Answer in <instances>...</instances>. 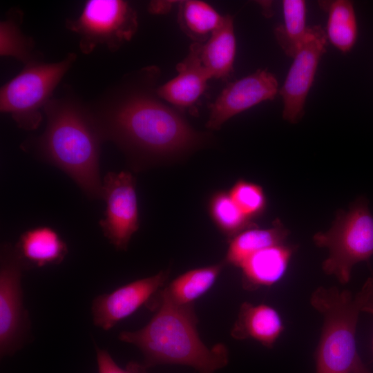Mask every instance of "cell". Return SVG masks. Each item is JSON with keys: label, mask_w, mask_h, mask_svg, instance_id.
I'll return each instance as SVG.
<instances>
[{"label": "cell", "mask_w": 373, "mask_h": 373, "mask_svg": "<svg viewBox=\"0 0 373 373\" xmlns=\"http://www.w3.org/2000/svg\"><path fill=\"white\" fill-rule=\"evenodd\" d=\"M284 330L283 319L273 307L249 302L241 304L231 330L236 340L254 339L271 348Z\"/></svg>", "instance_id": "2e32d148"}, {"label": "cell", "mask_w": 373, "mask_h": 373, "mask_svg": "<svg viewBox=\"0 0 373 373\" xmlns=\"http://www.w3.org/2000/svg\"><path fill=\"white\" fill-rule=\"evenodd\" d=\"M282 5L284 23L275 28V37L285 53L293 58L300 48L308 28L306 3L303 0H283Z\"/></svg>", "instance_id": "603a6c76"}, {"label": "cell", "mask_w": 373, "mask_h": 373, "mask_svg": "<svg viewBox=\"0 0 373 373\" xmlns=\"http://www.w3.org/2000/svg\"><path fill=\"white\" fill-rule=\"evenodd\" d=\"M224 262L189 270L164 286L146 306L163 303L174 306L193 305L195 300L207 293L214 285Z\"/></svg>", "instance_id": "e0dca14e"}, {"label": "cell", "mask_w": 373, "mask_h": 373, "mask_svg": "<svg viewBox=\"0 0 373 373\" xmlns=\"http://www.w3.org/2000/svg\"><path fill=\"white\" fill-rule=\"evenodd\" d=\"M295 247L285 244L274 245L249 256L239 267L242 287L254 291L271 287L285 274Z\"/></svg>", "instance_id": "9a60e30c"}, {"label": "cell", "mask_w": 373, "mask_h": 373, "mask_svg": "<svg viewBox=\"0 0 373 373\" xmlns=\"http://www.w3.org/2000/svg\"><path fill=\"white\" fill-rule=\"evenodd\" d=\"M313 240L317 247L329 251L322 264L323 271L341 284L347 283L354 266L373 256V216L367 199L360 197L348 211L338 212L331 228L316 233Z\"/></svg>", "instance_id": "5b68a950"}, {"label": "cell", "mask_w": 373, "mask_h": 373, "mask_svg": "<svg viewBox=\"0 0 373 373\" xmlns=\"http://www.w3.org/2000/svg\"><path fill=\"white\" fill-rule=\"evenodd\" d=\"M176 2L175 1H152L148 6V10L153 15L166 14Z\"/></svg>", "instance_id": "83f0119b"}, {"label": "cell", "mask_w": 373, "mask_h": 373, "mask_svg": "<svg viewBox=\"0 0 373 373\" xmlns=\"http://www.w3.org/2000/svg\"><path fill=\"white\" fill-rule=\"evenodd\" d=\"M360 291L363 296V312L373 314V277H370L366 280Z\"/></svg>", "instance_id": "4316f807"}, {"label": "cell", "mask_w": 373, "mask_h": 373, "mask_svg": "<svg viewBox=\"0 0 373 373\" xmlns=\"http://www.w3.org/2000/svg\"><path fill=\"white\" fill-rule=\"evenodd\" d=\"M24 269L10 244L1 248L0 356L14 355L31 337V321L23 304L21 286Z\"/></svg>", "instance_id": "ba28073f"}, {"label": "cell", "mask_w": 373, "mask_h": 373, "mask_svg": "<svg viewBox=\"0 0 373 373\" xmlns=\"http://www.w3.org/2000/svg\"><path fill=\"white\" fill-rule=\"evenodd\" d=\"M178 75L157 86L156 93L164 102L180 111L196 113V104L211 79L201 64L195 44L193 43L186 57L176 66Z\"/></svg>", "instance_id": "4fadbf2b"}, {"label": "cell", "mask_w": 373, "mask_h": 373, "mask_svg": "<svg viewBox=\"0 0 373 373\" xmlns=\"http://www.w3.org/2000/svg\"><path fill=\"white\" fill-rule=\"evenodd\" d=\"M169 271L133 280L113 291L95 296L90 312L93 325L108 331L119 322L146 305L164 285Z\"/></svg>", "instance_id": "8fae6325"}, {"label": "cell", "mask_w": 373, "mask_h": 373, "mask_svg": "<svg viewBox=\"0 0 373 373\" xmlns=\"http://www.w3.org/2000/svg\"><path fill=\"white\" fill-rule=\"evenodd\" d=\"M65 26L79 35V49L88 55L99 45L111 52L118 50L136 33L138 19L135 9L126 1L88 0L79 16L67 19Z\"/></svg>", "instance_id": "52a82bcc"}, {"label": "cell", "mask_w": 373, "mask_h": 373, "mask_svg": "<svg viewBox=\"0 0 373 373\" xmlns=\"http://www.w3.org/2000/svg\"><path fill=\"white\" fill-rule=\"evenodd\" d=\"M327 38L321 26L308 27L302 46L295 56L279 93L283 101V118L297 124L305 113L307 95L314 81Z\"/></svg>", "instance_id": "30bf717a"}, {"label": "cell", "mask_w": 373, "mask_h": 373, "mask_svg": "<svg viewBox=\"0 0 373 373\" xmlns=\"http://www.w3.org/2000/svg\"><path fill=\"white\" fill-rule=\"evenodd\" d=\"M102 198L106 207L99 221L104 236L119 251H126L139 228L135 179L128 171L108 172L102 180Z\"/></svg>", "instance_id": "9c48e42d"}, {"label": "cell", "mask_w": 373, "mask_h": 373, "mask_svg": "<svg viewBox=\"0 0 373 373\" xmlns=\"http://www.w3.org/2000/svg\"><path fill=\"white\" fill-rule=\"evenodd\" d=\"M44 113L46 128L31 146L70 176L87 196L102 198L99 160L104 140L89 106L69 95L51 99Z\"/></svg>", "instance_id": "7a4b0ae2"}, {"label": "cell", "mask_w": 373, "mask_h": 373, "mask_svg": "<svg viewBox=\"0 0 373 373\" xmlns=\"http://www.w3.org/2000/svg\"><path fill=\"white\" fill-rule=\"evenodd\" d=\"M23 15L20 10L12 9L1 21L0 55L15 58L27 65L41 61V54L35 50L33 39L23 34L21 29Z\"/></svg>", "instance_id": "7402d4cb"}, {"label": "cell", "mask_w": 373, "mask_h": 373, "mask_svg": "<svg viewBox=\"0 0 373 373\" xmlns=\"http://www.w3.org/2000/svg\"><path fill=\"white\" fill-rule=\"evenodd\" d=\"M77 59L74 52L62 60L25 65L15 77L0 89V111L9 114L22 129H37L43 119L44 109L52 93Z\"/></svg>", "instance_id": "8992f818"}, {"label": "cell", "mask_w": 373, "mask_h": 373, "mask_svg": "<svg viewBox=\"0 0 373 373\" xmlns=\"http://www.w3.org/2000/svg\"><path fill=\"white\" fill-rule=\"evenodd\" d=\"M229 193L242 213L250 219L262 213L266 207L263 189L255 183L240 180Z\"/></svg>", "instance_id": "d4e9b609"}, {"label": "cell", "mask_w": 373, "mask_h": 373, "mask_svg": "<svg viewBox=\"0 0 373 373\" xmlns=\"http://www.w3.org/2000/svg\"><path fill=\"white\" fill-rule=\"evenodd\" d=\"M93 342L97 373H148L149 368L144 363L137 361L128 362L124 368L119 367L106 350L99 347L95 341Z\"/></svg>", "instance_id": "484cf974"}, {"label": "cell", "mask_w": 373, "mask_h": 373, "mask_svg": "<svg viewBox=\"0 0 373 373\" xmlns=\"http://www.w3.org/2000/svg\"><path fill=\"white\" fill-rule=\"evenodd\" d=\"M278 92L276 77L266 69H258L231 82L209 105L206 127L218 130L232 117L262 102L274 99Z\"/></svg>", "instance_id": "7c38bea8"}, {"label": "cell", "mask_w": 373, "mask_h": 373, "mask_svg": "<svg viewBox=\"0 0 373 373\" xmlns=\"http://www.w3.org/2000/svg\"><path fill=\"white\" fill-rule=\"evenodd\" d=\"M309 301L323 317L316 351V373H352L358 354L356 332L363 312L361 291L353 295L347 289L321 286L312 294Z\"/></svg>", "instance_id": "277c9868"}, {"label": "cell", "mask_w": 373, "mask_h": 373, "mask_svg": "<svg viewBox=\"0 0 373 373\" xmlns=\"http://www.w3.org/2000/svg\"><path fill=\"white\" fill-rule=\"evenodd\" d=\"M24 270L59 265L68 254V247L52 228L42 226L24 231L14 246Z\"/></svg>", "instance_id": "5bb4252c"}, {"label": "cell", "mask_w": 373, "mask_h": 373, "mask_svg": "<svg viewBox=\"0 0 373 373\" xmlns=\"http://www.w3.org/2000/svg\"><path fill=\"white\" fill-rule=\"evenodd\" d=\"M352 373H371L365 365L363 363L358 354L355 360Z\"/></svg>", "instance_id": "f1b7e54d"}, {"label": "cell", "mask_w": 373, "mask_h": 373, "mask_svg": "<svg viewBox=\"0 0 373 373\" xmlns=\"http://www.w3.org/2000/svg\"><path fill=\"white\" fill-rule=\"evenodd\" d=\"M224 16L220 15L204 1H178V21L180 28L194 43L203 44L207 41L222 25Z\"/></svg>", "instance_id": "ffe728a7"}, {"label": "cell", "mask_w": 373, "mask_h": 373, "mask_svg": "<svg viewBox=\"0 0 373 373\" xmlns=\"http://www.w3.org/2000/svg\"><path fill=\"white\" fill-rule=\"evenodd\" d=\"M155 66L126 75L97 102L89 105L104 141L114 142L143 160L175 156L201 146L207 135L196 131L180 111L156 93Z\"/></svg>", "instance_id": "6da1fadb"}, {"label": "cell", "mask_w": 373, "mask_h": 373, "mask_svg": "<svg viewBox=\"0 0 373 373\" xmlns=\"http://www.w3.org/2000/svg\"><path fill=\"white\" fill-rule=\"evenodd\" d=\"M194 44L201 64L211 79H226L231 76L236 53L233 17L231 15L224 16L222 25L207 41L203 44Z\"/></svg>", "instance_id": "ac0fdd59"}, {"label": "cell", "mask_w": 373, "mask_h": 373, "mask_svg": "<svg viewBox=\"0 0 373 373\" xmlns=\"http://www.w3.org/2000/svg\"><path fill=\"white\" fill-rule=\"evenodd\" d=\"M288 231L279 220L272 227L258 229L253 227L247 229L230 240L226 255V262L240 267L249 256L261 249L277 245L285 244Z\"/></svg>", "instance_id": "d6986e66"}, {"label": "cell", "mask_w": 373, "mask_h": 373, "mask_svg": "<svg viewBox=\"0 0 373 373\" xmlns=\"http://www.w3.org/2000/svg\"><path fill=\"white\" fill-rule=\"evenodd\" d=\"M210 215L218 229L229 238L256 227L233 201L229 193H216L209 202Z\"/></svg>", "instance_id": "cb8c5ba5"}, {"label": "cell", "mask_w": 373, "mask_h": 373, "mask_svg": "<svg viewBox=\"0 0 373 373\" xmlns=\"http://www.w3.org/2000/svg\"><path fill=\"white\" fill-rule=\"evenodd\" d=\"M147 307L155 312L149 323L140 329L120 332L118 338L137 347L148 368L180 365L198 373H216L228 364L229 351L224 344L208 347L200 339L193 305L157 303Z\"/></svg>", "instance_id": "3957f363"}, {"label": "cell", "mask_w": 373, "mask_h": 373, "mask_svg": "<svg viewBox=\"0 0 373 373\" xmlns=\"http://www.w3.org/2000/svg\"><path fill=\"white\" fill-rule=\"evenodd\" d=\"M328 12L326 36L343 53L350 52L356 41L357 22L353 3L349 0L320 1Z\"/></svg>", "instance_id": "44dd1931"}]
</instances>
